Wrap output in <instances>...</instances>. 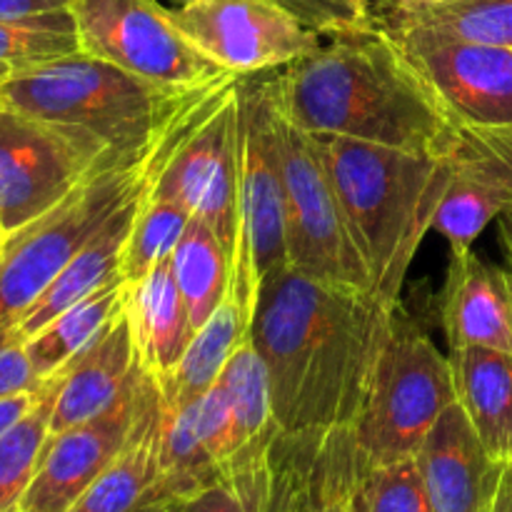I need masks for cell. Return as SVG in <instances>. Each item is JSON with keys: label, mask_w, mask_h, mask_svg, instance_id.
<instances>
[{"label": "cell", "mask_w": 512, "mask_h": 512, "mask_svg": "<svg viewBox=\"0 0 512 512\" xmlns=\"http://www.w3.org/2000/svg\"><path fill=\"white\" fill-rule=\"evenodd\" d=\"M140 383L143 368L108 410L50 435L18 512H68L73 508L128 440L138 410Z\"/></svg>", "instance_id": "14"}, {"label": "cell", "mask_w": 512, "mask_h": 512, "mask_svg": "<svg viewBox=\"0 0 512 512\" xmlns=\"http://www.w3.org/2000/svg\"><path fill=\"white\" fill-rule=\"evenodd\" d=\"M455 395L480 443L495 460H512V353L483 345L450 350Z\"/></svg>", "instance_id": "22"}, {"label": "cell", "mask_w": 512, "mask_h": 512, "mask_svg": "<svg viewBox=\"0 0 512 512\" xmlns=\"http://www.w3.org/2000/svg\"><path fill=\"white\" fill-rule=\"evenodd\" d=\"M163 395L153 378L143 373L133 428L120 453L93 480L68 512H138L150 503L158 483Z\"/></svg>", "instance_id": "20"}, {"label": "cell", "mask_w": 512, "mask_h": 512, "mask_svg": "<svg viewBox=\"0 0 512 512\" xmlns=\"http://www.w3.org/2000/svg\"><path fill=\"white\" fill-rule=\"evenodd\" d=\"M440 318L450 350L483 345L512 353V273L475 250L450 255Z\"/></svg>", "instance_id": "17"}, {"label": "cell", "mask_w": 512, "mask_h": 512, "mask_svg": "<svg viewBox=\"0 0 512 512\" xmlns=\"http://www.w3.org/2000/svg\"><path fill=\"white\" fill-rule=\"evenodd\" d=\"M125 313L133 330L138 363L148 378L163 383L175 373L195 335L188 308L173 278L170 258L128 283Z\"/></svg>", "instance_id": "21"}, {"label": "cell", "mask_w": 512, "mask_h": 512, "mask_svg": "<svg viewBox=\"0 0 512 512\" xmlns=\"http://www.w3.org/2000/svg\"><path fill=\"white\" fill-rule=\"evenodd\" d=\"M198 93L160 88L80 50L13 70L0 83L5 108L50 125L90 158L108 165L143 163L175 115Z\"/></svg>", "instance_id": "4"}, {"label": "cell", "mask_w": 512, "mask_h": 512, "mask_svg": "<svg viewBox=\"0 0 512 512\" xmlns=\"http://www.w3.org/2000/svg\"><path fill=\"white\" fill-rule=\"evenodd\" d=\"M165 8L175 10L193 0H160ZM295 15L303 25L318 35L340 33V30L363 28L375 23L368 0H273Z\"/></svg>", "instance_id": "35"}, {"label": "cell", "mask_w": 512, "mask_h": 512, "mask_svg": "<svg viewBox=\"0 0 512 512\" xmlns=\"http://www.w3.org/2000/svg\"><path fill=\"white\" fill-rule=\"evenodd\" d=\"M288 263L285 190L273 133L268 78H240L238 240L230 265V295L253 323L258 288L270 270Z\"/></svg>", "instance_id": "9"}, {"label": "cell", "mask_w": 512, "mask_h": 512, "mask_svg": "<svg viewBox=\"0 0 512 512\" xmlns=\"http://www.w3.org/2000/svg\"><path fill=\"white\" fill-rule=\"evenodd\" d=\"M78 33L70 8L33 18H0V65L33 68L78 53Z\"/></svg>", "instance_id": "29"}, {"label": "cell", "mask_w": 512, "mask_h": 512, "mask_svg": "<svg viewBox=\"0 0 512 512\" xmlns=\"http://www.w3.org/2000/svg\"><path fill=\"white\" fill-rule=\"evenodd\" d=\"M195 430H198L203 448L208 450V455L220 470L245 448L233 408H230L228 398L218 383L195 403Z\"/></svg>", "instance_id": "34"}, {"label": "cell", "mask_w": 512, "mask_h": 512, "mask_svg": "<svg viewBox=\"0 0 512 512\" xmlns=\"http://www.w3.org/2000/svg\"><path fill=\"white\" fill-rule=\"evenodd\" d=\"M73 0H0V18H33L70 8Z\"/></svg>", "instance_id": "39"}, {"label": "cell", "mask_w": 512, "mask_h": 512, "mask_svg": "<svg viewBox=\"0 0 512 512\" xmlns=\"http://www.w3.org/2000/svg\"><path fill=\"white\" fill-rule=\"evenodd\" d=\"M355 468H358V450L350 428L328 430L320 512H350V485H353Z\"/></svg>", "instance_id": "36"}, {"label": "cell", "mask_w": 512, "mask_h": 512, "mask_svg": "<svg viewBox=\"0 0 512 512\" xmlns=\"http://www.w3.org/2000/svg\"><path fill=\"white\" fill-rule=\"evenodd\" d=\"M398 305L373 290L325 283L285 263L258 288L250 338L283 433L353 428L368 400Z\"/></svg>", "instance_id": "1"}, {"label": "cell", "mask_w": 512, "mask_h": 512, "mask_svg": "<svg viewBox=\"0 0 512 512\" xmlns=\"http://www.w3.org/2000/svg\"><path fill=\"white\" fill-rule=\"evenodd\" d=\"M508 203L510 198L503 190L455 168L453 183L435 213L433 230H438L448 240L450 255L468 253L473 250L475 240L483 235V230L493 220H498Z\"/></svg>", "instance_id": "28"}, {"label": "cell", "mask_w": 512, "mask_h": 512, "mask_svg": "<svg viewBox=\"0 0 512 512\" xmlns=\"http://www.w3.org/2000/svg\"><path fill=\"white\" fill-rule=\"evenodd\" d=\"M498 228H500V240H503L505 250H508V255L512 260V200L505 205L503 213L498 215Z\"/></svg>", "instance_id": "42"}, {"label": "cell", "mask_w": 512, "mask_h": 512, "mask_svg": "<svg viewBox=\"0 0 512 512\" xmlns=\"http://www.w3.org/2000/svg\"><path fill=\"white\" fill-rule=\"evenodd\" d=\"M510 463H512V460H510Z\"/></svg>", "instance_id": "47"}, {"label": "cell", "mask_w": 512, "mask_h": 512, "mask_svg": "<svg viewBox=\"0 0 512 512\" xmlns=\"http://www.w3.org/2000/svg\"><path fill=\"white\" fill-rule=\"evenodd\" d=\"M318 148L370 288L385 303L400 305L415 255L453 183V160L333 135L318 138Z\"/></svg>", "instance_id": "3"}, {"label": "cell", "mask_w": 512, "mask_h": 512, "mask_svg": "<svg viewBox=\"0 0 512 512\" xmlns=\"http://www.w3.org/2000/svg\"><path fill=\"white\" fill-rule=\"evenodd\" d=\"M415 460L433 512H490L508 465L488 453L458 403L440 415Z\"/></svg>", "instance_id": "16"}, {"label": "cell", "mask_w": 512, "mask_h": 512, "mask_svg": "<svg viewBox=\"0 0 512 512\" xmlns=\"http://www.w3.org/2000/svg\"><path fill=\"white\" fill-rule=\"evenodd\" d=\"M170 13L205 58L240 78L285 68L323 38L273 0H193Z\"/></svg>", "instance_id": "12"}, {"label": "cell", "mask_w": 512, "mask_h": 512, "mask_svg": "<svg viewBox=\"0 0 512 512\" xmlns=\"http://www.w3.org/2000/svg\"><path fill=\"white\" fill-rule=\"evenodd\" d=\"M378 23H418L480 43L512 48V0H448L418 10L383 8Z\"/></svg>", "instance_id": "27"}, {"label": "cell", "mask_w": 512, "mask_h": 512, "mask_svg": "<svg viewBox=\"0 0 512 512\" xmlns=\"http://www.w3.org/2000/svg\"><path fill=\"white\" fill-rule=\"evenodd\" d=\"M80 53L108 60L175 93H195L225 78L175 25L160 0H73Z\"/></svg>", "instance_id": "10"}, {"label": "cell", "mask_w": 512, "mask_h": 512, "mask_svg": "<svg viewBox=\"0 0 512 512\" xmlns=\"http://www.w3.org/2000/svg\"><path fill=\"white\" fill-rule=\"evenodd\" d=\"M490 512H512V463L505 465L503 478H500L498 495H495Z\"/></svg>", "instance_id": "41"}, {"label": "cell", "mask_w": 512, "mask_h": 512, "mask_svg": "<svg viewBox=\"0 0 512 512\" xmlns=\"http://www.w3.org/2000/svg\"><path fill=\"white\" fill-rule=\"evenodd\" d=\"M145 188V185H143ZM143 188L135 190L123 205L113 210V213L105 218V223L85 240L83 248L70 258V263L65 265L63 273L53 280L48 290L43 293V298L23 315L15 330L10 333L8 340H18L25 343L28 338H33L40 328L50 323L53 318H58L63 310H68L70 305H75L78 300L88 298V295L98 293L100 288H105L113 280L123 278V260H125V248H128L130 230H133L135 213H138L140 198H143ZM5 340V343H8Z\"/></svg>", "instance_id": "19"}, {"label": "cell", "mask_w": 512, "mask_h": 512, "mask_svg": "<svg viewBox=\"0 0 512 512\" xmlns=\"http://www.w3.org/2000/svg\"><path fill=\"white\" fill-rule=\"evenodd\" d=\"M453 403H458V395L450 358L398 305L368 400L350 428L360 463L415 458Z\"/></svg>", "instance_id": "6"}, {"label": "cell", "mask_w": 512, "mask_h": 512, "mask_svg": "<svg viewBox=\"0 0 512 512\" xmlns=\"http://www.w3.org/2000/svg\"><path fill=\"white\" fill-rule=\"evenodd\" d=\"M43 388V380L33 373L25 345L8 340L0 345V400L18 393H35Z\"/></svg>", "instance_id": "38"}, {"label": "cell", "mask_w": 512, "mask_h": 512, "mask_svg": "<svg viewBox=\"0 0 512 512\" xmlns=\"http://www.w3.org/2000/svg\"><path fill=\"white\" fill-rule=\"evenodd\" d=\"M165 503H168L170 512H248L238 483L225 470L215 483L183 495V498L165 500Z\"/></svg>", "instance_id": "37"}, {"label": "cell", "mask_w": 512, "mask_h": 512, "mask_svg": "<svg viewBox=\"0 0 512 512\" xmlns=\"http://www.w3.org/2000/svg\"><path fill=\"white\" fill-rule=\"evenodd\" d=\"M240 75H225L185 103L145 160L143 195L170 200L223 240H238Z\"/></svg>", "instance_id": "5"}, {"label": "cell", "mask_w": 512, "mask_h": 512, "mask_svg": "<svg viewBox=\"0 0 512 512\" xmlns=\"http://www.w3.org/2000/svg\"><path fill=\"white\" fill-rule=\"evenodd\" d=\"M325 438L270 425L223 470L238 483L248 512H320Z\"/></svg>", "instance_id": "15"}, {"label": "cell", "mask_w": 512, "mask_h": 512, "mask_svg": "<svg viewBox=\"0 0 512 512\" xmlns=\"http://www.w3.org/2000/svg\"><path fill=\"white\" fill-rule=\"evenodd\" d=\"M273 133L285 190L288 263L315 280L373 290L365 260L350 235L348 220L325 168L318 138L285 118L275 100Z\"/></svg>", "instance_id": "8"}, {"label": "cell", "mask_w": 512, "mask_h": 512, "mask_svg": "<svg viewBox=\"0 0 512 512\" xmlns=\"http://www.w3.org/2000/svg\"><path fill=\"white\" fill-rule=\"evenodd\" d=\"M125 293H128V280H113L98 293L70 305L58 318L50 320L45 328H40L33 338L25 340L23 345L30 365H33V373L43 383L58 375L123 310Z\"/></svg>", "instance_id": "24"}, {"label": "cell", "mask_w": 512, "mask_h": 512, "mask_svg": "<svg viewBox=\"0 0 512 512\" xmlns=\"http://www.w3.org/2000/svg\"><path fill=\"white\" fill-rule=\"evenodd\" d=\"M138 373L133 330L123 305L98 338L58 373L60 388L50 418V435L63 433L108 410Z\"/></svg>", "instance_id": "18"}, {"label": "cell", "mask_w": 512, "mask_h": 512, "mask_svg": "<svg viewBox=\"0 0 512 512\" xmlns=\"http://www.w3.org/2000/svg\"><path fill=\"white\" fill-rule=\"evenodd\" d=\"M115 168L50 125L0 103V225L5 235L53 210L93 170Z\"/></svg>", "instance_id": "13"}, {"label": "cell", "mask_w": 512, "mask_h": 512, "mask_svg": "<svg viewBox=\"0 0 512 512\" xmlns=\"http://www.w3.org/2000/svg\"><path fill=\"white\" fill-rule=\"evenodd\" d=\"M145 160L93 170L53 210L5 235L0 243V345L105 218L143 188Z\"/></svg>", "instance_id": "7"}, {"label": "cell", "mask_w": 512, "mask_h": 512, "mask_svg": "<svg viewBox=\"0 0 512 512\" xmlns=\"http://www.w3.org/2000/svg\"><path fill=\"white\" fill-rule=\"evenodd\" d=\"M350 512H433L418 460L363 465L358 458L350 485Z\"/></svg>", "instance_id": "31"}, {"label": "cell", "mask_w": 512, "mask_h": 512, "mask_svg": "<svg viewBox=\"0 0 512 512\" xmlns=\"http://www.w3.org/2000/svg\"><path fill=\"white\" fill-rule=\"evenodd\" d=\"M5 238V230H3V225H0V240Z\"/></svg>", "instance_id": "46"}, {"label": "cell", "mask_w": 512, "mask_h": 512, "mask_svg": "<svg viewBox=\"0 0 512 512\" xmlns=\"http://www.w3.org/2000/svg\"><path fill=\"white\" fill-rule=\"evenodd\" d=\"M10 73H13V70H10V68H8V65H0V83H3V80H5V78H8V75H10Z\"/></svg>", "instance_id": "45"}, {"label": "cell", "mask_w": 512, "mask_h": 512, "mask_svg": "<svg viewBox=\"0 0 512 512\" xmlns=\"http://www.w3.org/2000/svg\"><path fill=\"white\" fill-rule=\"evenodd\" d=\"M190 220H193V215L180 208L178 203L143 195L138 213H135L133 230H130L128 248H125L123 278L133 283L158 263L168 260L173 255L175 245L183 238Z\"/></svg>", "instance_id": "32"}, {"label": "cell", "mask_w": 512, "mask_h": 512, "mask_svg": "<svg viewBox=\"0 0 512 512\" xmlns=\"http://www.w3.org/2000/svg\"><path fill=\"white\" fill-rule=\"evenodd\" d=\"M268 83L280 113L318 138L433 155H450L455 145V123L380 23L323 35Z\"/></svg>", "instance_id": "2"}, {"label": "cell", "mask_w": 512, "mask_h": 512, "mask_svg": "<svg viewBox=\"0 0 512 512\" xmlns=\"http://www.w3.org/2000/svg\"><path fill=\"white\" fill-rule=\"evenodd\" d=\"M35 398H38V390H35V393L10 395V398L0 400V435L8 433V430L33 408Z\"/></svg>", "instance_id": "40"}, {"label": "cell", "mask_w": 512, "mask_h": 512, "mask_svg": "<svg viewBox=\"0 0 512 512\" xmlns=\"http://www.w3.org/2000/svg\"><path fill=\"white\" fill-rule=\"evenodd\" d=\"M380 25L393 33L455 128H510L512 48L418 23Z\"/></svg>", "instance_id": "11"}, {"label": "cell", "mask_w": 512, "mask_h": 512, "mask_svg": "<svg viewBox=\"0 0 512 512\" xmlns=\"http://www.w3.org/2000/svg\"><path fill=\"white\" fill-rule=\"evenodd\" d=\"M230 265L233 260H230L228 248L213 233V228L198 218L190 220L183 238L170 255V268H173V278L183 295L195 333L228 298Z\"/></svg>", "instance_id": "25"}, {"label": "cell", "mask_w": 512, "mask_h": 512, "mask_svg": "<svg viewBox=\"0 0 512 512\" xmlns=\"http://www.w3.org/2000/svg\"><path fill=\"white\" fill-rule=\"evenodd\" d=\"M138 512H170L168 503H145L143 508H138Z\"/></svg>", "instance_id": "44"}, {"label": "cell", "mask_w": 512, "mask_h": 512, "mask_svg": "<svg viewBox=\"0 0 512 512\" xmlns=\"http://www.w3.org/2000/svg\"><path fill=\"white\" fill-rule=\"evenodd\" d=\"M460 173H468L512 200V125L510 128H458L448 155Z\"/></svg>", "instance_id": "33"}, {"label": "cell", "mask_w": 512, "mask_h": 512, "mask_svg": "<svg viewBox=\"0 0 512 512\" xmlns=\"http://www.w3.org/2000/svg\"><path fill=\"white\" fill-rule=\"evenodd\" d=\"M250 335V318L235 295L218 305L208 323L190 338L188 350L175 373L163 383H155L168 405H190L203 398L223 373L230 355Z\"/></svg>", "instance_id": "23"}, {"label": "cell", "mask_w": 512, "mask_h": 512, "mask_svg": "<svg viewBox=\"0 0 512 512\" xmlns=\"http://www.w3.org/2000/svg\"><path fill=\"white\" fill-rule=\"evenodd\" d=\"M58 388V375L45 380L33 408L8 433L0 435V512H18L25 490L33 483L40 455L50 438V418Z\"/></svg>", "instance_id": "26"}, {"label": "cell", "mask_w": 512, "mask_h": 512, "mask_svg": "<svg viewBox=\"0 0 512 512\" xmlns=\"http://www.w3.org/2000/svg\"><path fill=\"white\" fill-rule=\"evenodd\" d=\"M218 385L223 388L235 423H238L243 443H253L273 423V405H270V380L263 355L255 348L253 338H245L238 345L220 373Z\"/></svg>", "instance_id": "30"}, {"label": "cell", "mask_w": 512, "mask_h": 512, "mask_svg": "<svg viewBox=\"0 0 512 512\" xmlns=\"http://www.w3.org/2000/svg\"><path fill=\"white\" fill-rule=\"evenodd\" d=\"M383 8H395V10H418V8H430V5L448 3V0H380Z\"/></svg>", "instance_id": "43"}]
</instances>
